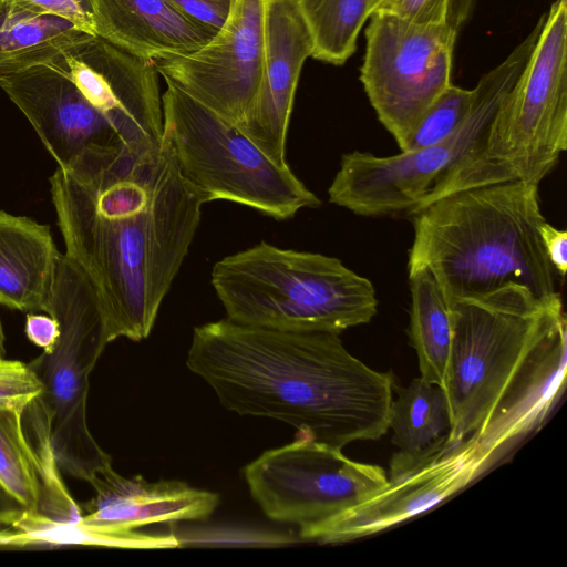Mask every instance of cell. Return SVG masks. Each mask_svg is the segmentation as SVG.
<instances>
[{
    "instance_id": "6da1fadb",
    "label": "cell",
    "mask_w": 567,
    "mask_h": 567,
    "mask_svg": "<svg viewBox=\"0 0 567 567\" xmlns=\"http://www.w3.org/2000/svg\"><path fill=\"white\" fill-rule=\"evenodd\" d=\"M64 256L90 282L107 342L141 341L188 254L205 199L163 142L81 153L50 177Z\"/></svg>"
},
{
    "instance_id": "7a4b0ae2",
    "label": "cell",
    "mask_w": 567,
    "mask_h": 567,
    "mask_svg": "<svg viewBox=\"0 0 567 567\" xmlns=\"http://www.w3.org/2000/svg\"><path fill=\"white\" fill-rule=\"evenodd\" d=\"M186 364L240 415L280 420L342 450L389 430L395 380L353 357L338 333L223 319L196 327Z\"/></svg>"
},
{
    "instance_id": "3957f363",
    "label": "cell",
    "mask_w": 567,
    "mask_h": 567,
    "mask_svg": "<svg viewBox=\"0 0 567 567\" xmlns=\"http://www.w3.org/2000/svg\"><path fill=\"white\" fill-rule=\"evenodd\" d=\"M453 340L443 390L446 452L466 442L477 475L540 427L566 380L561 299L546 303L511 285L449 301Z\"/></svg>"
},
{
    "instance_id": "277c9868",
    "label": "cell",
    "mask_w": 567,
    "mask_h": 567,
    "mask_svg": "<svg viewBox=\"0 0 567 567\" xmlns=\"http://www.w3.org/2000/svg\"><path fill=\"white\" fill-rule=\"evenodd\" d=\"M409 271L426 269L447 301L511 285L543 302L561 299L539 227L538 186L492 184L446 195L411 215Z\"/></svg>"
},
{
    "instance_id": "5b68a950",
    "label": "cell",
    "mask_w": 567,
    "mask_h": 567,
    "mask_svg": "<svg viewBox=\"0 0 567 567\" xmlns=\"http://www.w3.org/2000/svg\"><path fill=\"white\" fill-rule=\"evenodd\" d=\"M567 0H556L534 49L485 134L410 215L463 189L518 182L539 186L567 148Z\"/></svg>"
},
{
    "instance_id": "8992f818",
    "label": "cell",
    "mask_w": 567,
    "mask_h": 567,
    "mask_svg": "<svg viewBox=\"0 0 567 567\" xmlns=\"http://www.w3.org/2000/svg\"><path fill=\"white\" fill-rule=\"evenodd\" d=\"M212 285L227 319L281 331L340 334L378 307L372 282L339 259L265 241L217 261Z\"/></svg>"
},
{
    "instance_id": "52a82bcc",
    "label": "cell",
    "mask_w": 567,
    "mask_h": 567,
    "mask_svg": "<svg viewBox=\"0 0 567 567\" xmlns=\"http://www.w3.org/2000/svg\"><path fill=\"white\" fill-rule=\"evenodd\" d=\"M162 106V140L181 176L206 203L229 200L278 220L320 205L288 164L271 161L236 124L169 82Z\"/></svg>"
},
{
    "instance_id": "ba28073f",
    "label": "cell",
    "mask_w": 567,
    "mask_h": 567,
    "mask_svg": "<svg viewBox=\"0 0 567 567\" xmlns=\"http://www.w3.org/2000/svg\"><path fill=\"white\" fill-rule=\"evenodd\" d=\"M47 313L59 322L58 340L29 365L42 384L40 399L49 416L59 468L90 482L112 465L86 422L89 377L109 342L90 282L64 255Z\"/></svg>"
},
{
    "instance_id": "9c48e42d",
    "label": "cell",
    "mask_w": 567,
    "mask_h": 567,
    "mask_svg": "<svg viewBox=\"0 0 567 567\" xmlns=\"http://www.w3.org/2000/svg\"><path fill=\"white\" fill-rule=\"evenodd\" d=\"M540 18L524 41L478 80L466 117L446 141L390 156L360 151L343 154L328 189L329 200L365 217L409 215L434 183L485 134L534 49L545 17Z\"/></svg>"
},
{
    "instance_id": "30bf717a",
    "label": "cell",
    "mask_w": 567,
    "mask_h": 567,
    "mask_svg": "<svg viewBox=\"0 0 567 567\" xmlns=\"http://www.w3.org/2000/svg\"><path fill=\"white\" fill-rule=\"evenodd\" d=\"M244 474L265 515L298 525L299 536L359 505L389 481L382 467L350 460L342 450L299 432L291 443L250 462Z\"/></svg>"
},
{
    "instance_id": "8fae6325",
    "label": "cell",
    "mask_w": 567,
    "mask_h": 567,
    "mask_svg": "<svg viewBox=\"0 0 567 567\" xmlns=\"http://www.w3.org/2000/svg\"><path fill=\"white\" fill-rule=\"evenodd\" d=\"M457 32L373 13L360 80L379 121L405 151L419 122L452 84Z\"/></svg>"
},
{
    "instance_id": "7c38bea8",
    "label": "cell",
    "mask_w": 567,
    "mask_h": 567,
    "mask_svg": "<svg viewBox=\"0 0 567 567\" xmlns=\"http://www.w3.org/2000/svg\"><path fill=\"white\" fill-rule=\"evenodd\" d=\"M153 63L165 82L238 125L261 79L264 0H234L225 24L204 45Z\"/></svg>"
},
{
    "instance_id": "4fadbf2b",
    "label": "cell",
    "mask_w": 567,
    "mask_h": 567,
    "mask_svg": "<svg viewBox=\"0 0 567 567\" xmlns=\"http://www.w3.org/2000/svg\"><path fill=\"white\" fill-rule=\"evenodd\" d=\"M48 65L74 83L126 145L162 143V94L153 62L94 35Z\"/></svg>"
},
{
    "instance_id": "5bb4252c",
    "label": "cell",
    "mask_w": 567,
    "mask_h": 567,
    "mask_svg": "<svg viewBox=\"0 0 567 567\" xmlns=\"http://www.w3.org/2000/svg\"><path fill=\"white\" fill-rule=\"evenodd\" d=\"M312 41L295 0H264V63L255 100L237 125L278 165H287L286 140L295 94Z\"/></svg>"
},
{
    "instance_id": "9a60e30c",
    "label": "cell",
    "mask_w": 567,
    "mask_h": 567,
    "mask_svg": "<svg viewBox=\"0 0 567 567\" xmlns=\"http://www.w3.org/2000/svg\"><path fill=\"white\" fill-rule=\"evenodd\" d=\"M0 87L30 122L58 167L87 150L126 145L74 83L49 65L2 76Z\"/></svg>"
},
{
    "instance_id": "2e32d148",
    "label": "cell",
    "mask_w": 567,
    "mask_h": 567,
    "mask_svg": "<svg viewBox=\"0 0 567 567\" xmlns=\"http://www.w3.org/2000/svg\"><path fill=\"white\" fill-rule=\"evenodd\" d=\"M466 442L423 466L394 477L375 494L300 535L307 540L342 543L367 537L437 505L477 477Z\"/></svg>"
},
{
    "instance_id": "e0dca14e",
    "label": "cell",
    "mask_w": 567,
    "mask_h": 567,
    "mask_svg": "<svg viewBox=\"0 0 567 567\" xmlns=\"http://www.w3.org/2000/svg\"><path fill=\"white\" fill-rule=\"evenodd\" d=\"M0 483L31 514L56 522L82 516L61 478L40 396L24 410L0 408Z\"/></svg>"
},
{
    "instance_id": "ac0fdd59",
    "label": "cell",
    "mask_w": 567,
    "mask_h": 567,
    "mask_svg": "<svg viewBox=\"0 0 567 567\" xmlns=\"http://www.w3.org/2000/svg\"><path fill=\"white\" fill-rule=\"evenodd\" d=\"M94 497L84 506L83 525L131 532L137 527L176 520L208 518L219 503L216 493L198 489L185 482H147L142 476L124 477L112 465L89 482Z\"/></svg>"
},
{
    "instance_id": "d6986e66",
    "label": "cell",
    "mask_w": 567,
    "mask_h": 567,
    "mask_svg": "<svg viewBox=\"0 0 567 567\" xmlns=\"http://www.w3.org/2000/svg\"><path fill=\"white\" fill-rule=\"evenodd\" d=\"M87 4L97 37L150 62L194 51L217 33L167 0H87Z\"/></svg>"
},
{
    "instance_id": "ffe728a7",
    "label": "cell",
    "mask_w": 567,
    "mask_h": 567,
    "mask_svg": "<svg viewBox=\"0 0 567 567\" xmlns=\"http://www.w3.org/2000/svg\"><path fill=\"white\" fill-rule=\"evenodd\" d=\"M61 257L48 225L0 210V305L47 313Z\"/></svg>"
},
{
    "instance_id": "44dd1931",
    "label": "cell",
    "mask_w": 567,
    "mask_h": 567,
    "mask_svg": "<svg viewBox=\"0 0 567 567\" xmlns=\"http://www.w3.org/2000/svg\"><path fill=\"white\" fill-rule=\"evenodd\" d=\"M389 413L392 443L390 476L410 473L446 453L451 416L443 388L421 377L406 386L394 385Z\"/></svg>"
},
{
    "instance_id": "7402d4cb",
    "label": "cell",
    "mask_w": 567,
    "mask_h": 567,
    "mask_svg": "<svg viewBox=\"0 0 567 567\" xmlns=\"http://www.w3.org/2000/svg\"><path fill=\"white\" fill-rule=\"evenodd\" d=\"M411 311L409 338L421 378L444 386L453 340V317L441 287L426 269L409 271Z\"/></svg>"
},
{
    "instance_id": "603a6c76",
    "label": "cell",
    "mask_w": 567,
    "mask_h": 567,
    "mask_svg": "<svg viewBox=\"0 0 567 567\" xmlns=\"http://www.w3.org/2000/svg\"><path fill=\"white\" fill-rule=\"evenodd\" d=\"M92 34L54 16L0 17V78L48 65Z\"/></svg>"
},
{
    "instance_id": "cb8c5ba5",
    "label": "cell",
    "mask_w": 567,
    "mask_h": 567,
    "mask_svg": "<svg viewBox=\"0 0 567 567\" xmlns=\"http://www.w3.org/2000/svg\"><path fill=\"white\" fill-rule=\"evenodd\" d=\"M312 41L311 58L342 65L354 53L374 0H295Z\"/></svg>"
},
{
    "instance_id": "d4e9b609",
    "label": "cell",
    "mask_w": 567,
    "mask_h": 567,
    "mask_svg": "<svg viewBox=\"0 0 567 567\" xmlns=\"http://www.w3.org/2000/svg\"><path fill=\"white\" fill-rule=\"evenodd\" d=\"M18 548L33 546L90 545L118 548H175L176 536L147 535L131 532H111L83 525L78 522H56L29 513L22 514L13 526Z\"/></svg>"
},
{
    "instance_id": "484cf974",
    "label": "cell",
    "mask_w": 567,
    "mask_h": 567,
    "mask_svg": "<svg viewBox=\"0 0 567 567\" xmlns=\"http://www.w3.org/2000/svg\"><path fill=\"white\" fill-rule=\"evenodd\" d=\"M474 95V89L466 90L451 84L425 112L405 151H415L446 141L466 117Z\"/></svg>"
},
{
    "instance_id": "4316f807",
    "label": "cell",
    "mask_w": 567,
    "mask_h": 567,
    "mask_svg": "<svg viewBox=\"0 0 567 567\" xmlns=\"http://www.w3.org/2000/svg\"><path fill=\"white\" fill-rule=\"evenodd\" d=\"M475 1L374 0L373 13H388L419 24L446 27L458 33L471 17Z\"/></svg>"
},
{
    "instance_id": "83f0119b",
    "label": "cell",
    "mask_w": 567,
    "mask_h": 567,
    "mask_svg": "<svg viewBox=\"0 0 567 567\" xmlns=\"http://www.w3.org/2000/svg\"><path fill=\"white\" fill-rule=\"evenodd\" d=\"M42 393V384L29 363L0 359V408L24 410Z\"/></svg>"
},
{
    "instance_id": "f1b7e54d",
    "label": "cell",
    "mask_w": 567,
    "mask_h": 567,
    "mask_svg": "<svg viewBox=\"0 0 567 567\" xmlns=\"http://www.w3.org/2000/svg\"><path fill=\"white\" fill-rule=\"evenodd\" d=\"M4 12L59 17L79 29L96 35L93 16L87 3L82 0H6Z\"/></svg>"
},
{
    "instance_id": "f546056e",
    "label": "cell",
    "mask_w": 567,
    "mask_h": 567,
    "mask_svg": "<svg viewBox=\"0 0 567 567\" xmlns=\"http://www.w3.org/2000/svg\"><path fill=\"white\" fill-rule=\"evenodd\" d=\"M178 11L217 32L228 19L234 0H167Z\"/></svg>"
},
{
    "instance_id": "4dcf8cb0",
    "label": "cell",
    "mask_w": 567,
    "mask_h": 567,
    "mask_svg": "<svg viewBox=\"0 0 567 567\" xmlns=\"http://www.w3.org/2000/svg\"><path fill=\"white\" fill-rule=\"evenodd\" d=\"M539 235L551 267L564 278L567 270V233L544 221Z\"/></svg>"
},
{
    "instance_id": "1f68e13d",
    "label": "cell",
    "mask_w": 567,
    "mask_h": 567,
    "mask_svg": "<svg viewBox=\"0 0 567 567\" xmlns=\"http://www.w3.org/2000/svg\"><path fill=\"white\" fill-rule=\"evenodd\" d=\"M24 332L35 346L49 351L58 340L60 328L56 319L50 315L28 312Z\"/></svg>"
},
{
    "instance_id": "d6a6232c",
    "label": "cell",
    "mask_w": 567,
    "mask_h": 567,
    "mask_svg": "<svg viewBox=\"0 0 567 567\" xmlns=\"http://www.w3.org/2000/svg\"><path fill=\"white\" fill-rule=\"evenodd\" d=\"M24 512L21 502L0 483V532L13 529Z\"/></svg>"
},
{
    "instance_id": "836d02e7",
    "label": "cell",
    "mask_w": 567,
    "mask_h": 567,
    "mask_svg": "<svg viewBox=\"0 0 567 567\" xmlns=\"http://www.w3.org/2000/svg\"><path fill=\"white\" fill-rule=\"evenodd\" d=\"M0 547L17 548V533L14 529L0 532Z\"/></svg>"
},
{
    "instance_id": "e575fe53",
    "label": "cell",
    "mask_w": 567,
    "mask_h": 567,
    "mask_svg": "<svg viewBox=\"0 0 567 567\" xmlns=\"http://www.w3.org/2000/svg\"><path fill=\"white\" fill-rule=\"evenodd\" d=\"M4 357V333L0 320V359H3Z\"/></svg>"
},
{
    "instance_id": "d590c367",
    "label": "cell",
    "mask_w": 567,
    "mask_h": 567,
    "mask_svg": "<svg viewBox=\"0 0 567 567\" xmlns=\"http://www.w3.org/2000/svg\"><path fill=\"white\" fill-rule=\"evenodd\" d=\"M6 0H0V17L4 12Z\"/></svg>"
},
{
    "instance_id": "8d00e7d4",
    "label": "cell",
    "mask_w": 567,
    "mask_h": 567,
    "mask_svg": "<svg viewBox=\"0 0 567 567\" xmlns=\"http://www.w3.org/2000/svg\"><path fill=\"white\" fill-rule=\"evenodd\" d=\"M82 1H84L85 3H87V0H82ZM87 6H89V4H87Z\"/></svg>"
}]
</instances>
